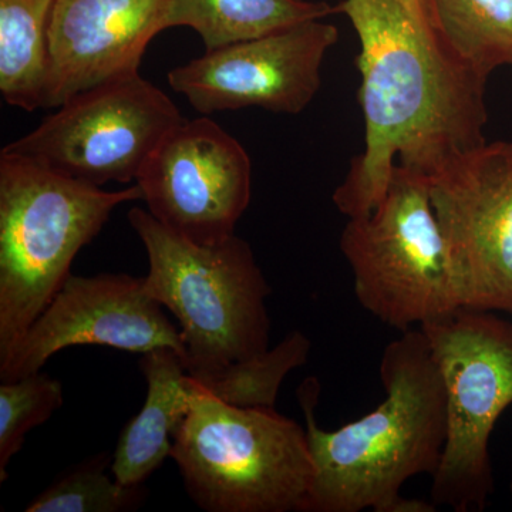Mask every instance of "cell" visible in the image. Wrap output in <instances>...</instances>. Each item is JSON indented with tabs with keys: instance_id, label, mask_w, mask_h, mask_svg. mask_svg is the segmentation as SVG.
<instances>
[{
	"instance_id": "obj_1",
	"label": "cell",
	"mask_w": 512,
	"mask_h": 512,
	"mask_svg": "<svg viewBox=\"0 0 512 512\" xmlns=\"http://www.w3.org/2000/svg\"><path fill=\"white\" fill-rule=\"evenodd\" d=\"M359 39L365 148L333 202L348 218L370 214L394 168L430 177L484 146L487 77L450 42L434 0H343Z\"/></svg>"
},
{
	"instance_id": "obj_2",
	"label": "cell",
	"mask_w": 512,
	"mask_h": 512,
	"mask_svg": "<svg viewBox=\"0 0 512 512\" xmlns=\"http://www.w3.org/2000/svg\"><path fill=\"white\" fill-rule=\"evenodd\" d=\"M380 380L386 399L333 431L316 421L318 380L306 379L299 389L315 468L302 512H393L410 478L436 474L447 441V399L420 328L384 348Z\"/></svg>"
},
{
	"instance_id": "obj_3",
	"label": "cell",
	"mask_w": 512,
	"mask_h": 512,
	"mask_svg": "<svg viewBox=\"0 0 512 512\" xmlns=\"http://www.w3.org/2000/svg\"><path fill=\"white\" fill-rule=\"evenodd\" d=\"M128 222L147 251V292L180 323L191 379L211 392L239 363L269 349L271 288L245 239L198 245L141 208L128 212Z\"/></svg>"
},
{
	"instance_id": "obj_4",
	"label": "cell",
	"mask_w": 512,
	"mask_h": 512,
	"mask_svg": "<svg viewBox=\"0 0 512 512\" xmlns=\"http://www.w3.org/2000/svg\"><path fill=\"white\" fill-rule=\"evenodd\" d=\"M136 200H143L138 184L107 191L2 150L0 360L53 301L111 212Z\"/></svg>"
},
{
	"instance_id": "obj_5",
	"label": "cell",
	"mask_w": 512,
	"mask_h": 512,
	"mask_svg": "<svg viewBox=\"0 0 512 512\" xmlns=\"http://www.w3.org/2000/svg\"><path fill=\"white\" fill-rule=\"evenodd\" d=\"M171 457L208 512H302L315 474L306 427L275 409L224 402L194 379Z\"/></svg>"
},
{
	"instance_id": "obj_6",
	"label": "cell",
	"mask_w": 512,
	"mask_h": 512,
	"mask_svg": "<svg viewBox=\"0 0 512 512\" xmlns=\"http://www.w3.org/2000/svg\"><path fill=\"white\" fill-rule=\"evenodd\" d=\"M420 329L447 399V441L431 503L483 511L494 493L491 434L512 406V323L495 312L458 308Z\"/></svg>"
},
{
	"instance_id": "obj_7",
	"label": "cell",
	"mask_w": 512,
	"mask_h": 512,
	"mask_svg": "<svg viewBox=\"0 0 512 512\" xmlns=\"http://www.w3.org/2000/svg\"><path fill=\"white\" fill-rule=\"evenodd\" d=\"M340 251L357 302L389 328H421L461 308L426 175L397 165L375 210L349 218Z\"/></svg>"
},
{
	"instance_id": "obj_8",
	"label": "cell",
	"mask_w": 512,
	"mask_h": 512,
	"mask_svg": "<svg viewBox=\"0 0 512 512\" xmlns=\"http://www.w3.org/2000/svg\"><path fill=\"white\" fill-rule=\"evenodd\" d=\"M181 111L140 73L84 90L3 150L103 187L137 181Z\"/></svg>"
},
{
	"instance_id": "obj_9",
	"label": "cell",
	"mask_w": 512,
	"mask_h": 512,
	"mask_svg": "<svg viewBox=\"0 0 512 512\" xmlns=\"http://www.w3.org/2000/svg\"><path fill=\"white\" fill-rule=\"evenodd\" d=\"M427 185L461 308L512 315V143H485Z\"/></svg>"
},
{
	"instance_id": "obj_10",
	"label": "cell",
	"mask_w": 512,
	"mask_h": 512,
	"mask_svg": "<svg viewBox=\"0 0 512 512\" xmlns=\"http://www.w3.org/2000/svg\"><path fill=\"white\" fill-rule=\"evenodd\" d=\"M251 160L237 138L208 117L185 120L138 175L148 212L198 245L232 235L251 201Z\"/></svg>"
},
{
	"instance_id": "obj_11",
	"label": "cell",
	"mask_w": 512,
	"mask_h": 512,
	"mask_svg": "<svg viewBox=\"0 0 512 512\" xmlns=\"http://www.w3.org/2000/svg\"><path fill=\"white\" fill-rule=\"evenodd\" d=\"M338 40L335 25L309 20L205 52L171 70L168 84L202 116L249 107L299 114L318 94L322 64Z\"/></svg>"
},
{
	"instance_id": "obj_12",
	"label": "cell",
	"mask_w": 512,
	"mask_h": 512,
	"mask_svg": "<svg viewBox=\"0 0 512 512\" xmlns=\"http://www.w3.org/2000/svg\"><path fill=\"white\" fill-rule=\"evenodd\" d=\"M106 346L147 353L174 349L184 360L181 332L151 298L144 278L127 274L70 275L22 340L0 360V380L35 375L60 350Z\"/></svg>"
},
{
	"instance_id": "obj_13",
	"label": "cell",
	"mask_w": 512,
	"mask_h": 512,
	"mask_svg": "<svg viewBox=\"0 0 512 512\" xmlns=\"http://www.w3.org/2000/svg\"><path fill=\"white\" fill-rule=\"evenodd\" d=\"M164 6L165 0H55L43 109L138 73L148 43L161 33Z\"/></svg>"
},
{
	"instance_id": "obj_14",
	"label": "cell",
	"mask_w": 512,
	"mask_h": 512,
	"mask_svg": "<svg viewBox=\"0 0 512 512\" xmlns=\"http://www.w3.org/2000/svg\"><path fill=\"white\" fill-rule=\"evenodd\" d=\"M141 372L146 377V402L121 431L111 473L124 485H141L171 457L173 437L190 409L192 379L183 357L174 349L143 353Z\"/></svg>"
},
{
	"instance_id": "obj_15",
	"label": "cell",
	"mask_w": 512,
	"mask_h": 512,
	"mask_svg": "<svg viewBox=\"0 0 512 512\" xmlns=\"http://www.w3.org/2000/svg\"><path fill=\"white\" fill-rule=\"evenodd\" d=\"M333 13L338 6L312 0H165L160 28L194 29L211 52Z\"/></svg>"
},
{
	"instance_id": "obj_16",
	"label": "cell",
	"mask_w": 512,
	"mask_h": 512,
	"mask_svg": "<svg viewBox=\"0 0 512 512\" xmlns=\"http://www.w3.org/2000/svg\"><path fill=\"white\" fill-rule=\"evenodd\" d=\"M55 0H0V93L9 106L43 109Z\"/></svg>"
},
{
	"instance_id": "obj_17",
	"label": "cell",
	"mask_w": 512,
	"mask_h": 512,
	"mask_svg": "<svg viewBox=\"0 0 512 512\" xmlns=\"http://www.w3.org/2000/svg\"><path fill=\"white\" fill-rule=\"evenodd\" d=\"M441 26L478 73L512 67V0H434Z\"/></svg>"
},
{
	"instance_id": "obj_18",
	"label": "cell",
	"mask_w": 512,
	"mask_h": 512,
	"mask_svg": "<svg viewBox=\"0 0 512 512\" xmlns=\"http://www.w3.org/2000/svg\"><path fill=\"white\" fill-rule=\"evenodd\" d=\"M113 457L97 454L42 491L26 512H130L146 503L144 485H124L111 473Z\"/></svg>"
},
{
	"instance_id": "obj_19",
	"label": "cell",
	"mask_w": 512,
	"mask_h": 512,
	"mask_svg": "<svg viewBox=\"0 0 512 512\" xmlns=\"http://www.w3.org/2000/svg\"><path fill=\"white\" fill-rule=\"evenodd\" d=\"M311 348V340L293 330L275 348L235 366L210 393L234 406L275 409L285 377L308 362Z\"/></svg>"
},
{
	"instance_id": "obj_20",
	"label": "cell",
	"mask_w": 512,
	"mask_h": 512,
	"mask_svg": "<svg viewBox=\"0 0 512 512\" xmlns=\"http://www.w3.org/2000/svg\"><path fill=\"white\" fill-rule=\"evenodd\" d=\"M63 403L62 382L45 373L0 384V483L8 480L10 461L29 431L46 423Z\"/></svg>"
},
{
	"instance_id": "obj_21",
	"label": "cell",
	"mask_w": 512,
	"mask_h": 512,
	"mask_svg": "<svg viewBox=\"0 0 512 512\" xmlns=\"http://www.w3.org/2000/svg\"><path fill=\"white\" fill-rule=\"evenodd\" d=\"M510 491H511V497H512V478H511V484H510Z\"/></svg>"
}]
</instances>
